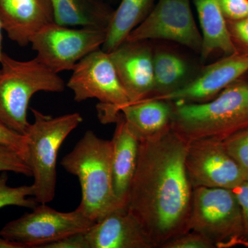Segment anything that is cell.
<instances>
[{"label":"cell","instance_id":"1","mask_svg":"<svg viewBox=\"0 0 248 248\" xmlns=\"http://www.w3.org/2000/svg\"><path fill=\"white\" fill-rule=\"evenodd\" d=\"M187 144L172 126L140 140L126 209L155 248L190 231L193 188L186 170Z\"/></svg>","mask_w":248,"mask_h":248},{"label":"cell","instance_id":"2","mask_svg":"<svg viewBox=\"0 0 248 248\" xmlns=\"http://www.w3.org/2000/svg\"><path fill=\"white\" fill-rule=\"evenodd\" d=\"M172 128L187 142L223 141L248 128V79L239 78L209 102L173 103Z\"/></svg>","mask_w":248,"mask_h":248},{"label":"cell","instance_id":"3","mask_svg":"<svg viewBox=\"0 0 248 248\" xmlns=\"http://www.w3.org/2000/svg\"><path fill=\"white\" fill-rule=\"evenodd\" d=\"M112 156L111 140L88 130L61 161L65 170L79 179L81 200L78 208L95 223L123 208L114 192Z\"/></svg>","mask_w":248,"mask_h":248},{"label":"cell","instance_id":"4","mask_svg":"<svg viewBox=\"0 0 248 248\" xmlns=\"http://www.w3.org/2000/svg\"><path fill=\"white\" fill-rule=\"evenodd\" d=\"M0 64V120L25 135L30 125L27 115L31 98L41 91L61 93L64 81L36 58L19 61L3 53Z\"/></svg>","mask_w":248,"mask_h":248},{"label":"cell","instance_id":"5","mask_svg":"<svg viewBox=\"0 0 248 248\" xmlns=\"http://www.w3.org/2000/svg\"><path fill=\"white\" fill-rule=\"evenodd\" d=\"M31 111L34 122L30 124L24 135L27 141V164L34 178L36 202L48 203L55 197L59 150L83 118L78 112L52 117L36 109L31 108Z\"/></svg>","mask_w":248,"mask_h":248},{"label":"cell","instance_id":"6","mask_svg":"<svg viewBox=\"0 0 248 248\" xmlns=\"http://www.w3.org/2000/svg\"><path fill=\"white\" fill-rule=\"evenodd\" d=\"M188 223L190 231L203 235L215 248L248 247L239 202L230 189L194 188Z\"/></svg>","mask_w":248,"mask_h":248},{"label":"cell","instance_id":"7","mask_svg":"<svg viewBox=\"0 0 248 248\" xmlns=\"http://www.w3.org/2000/svg\"><path fill=\"white\" fill-rule=\"evenodd\" d=\"M67 86L81 102L99 101L97 108L103 124L114 123L120 109L130 103L109 53L98 49L86 55L75 66Z\"/></svg>","mask_w":248,"mask_h":248},{"label":"cell","instance_id":"8","mask_svg":"<svg viewBox=\"0 0 248 248\" xmlns=\"http://www.w3.org/2000/svg\"><path fill=\"white\" fill-rule=\"evenodd\" d=\"M46 204L40 203L31 213L6 223L0 236L26 248H43L66 236L87 231L95 223L78 207L74 211L62 213Z\"/></svg>","mask_w":248,"mask_h":248},{"label":"cell","instance_id":"9","mask_svg":"<svg viewBox=\"0 0 248 248\" xmlns=\"http://www.w3.org/2000/svg\"><path fill=\"white\" fill-rule=\"evenodd\" d=\"M107 34L105 29H73L53 22L36 32L30 44L36 58L58 73L73 71L81 59L100 48Z\"/></svg>","mask_w":248,"mask_h":248},{"label":"cell","instance_id":"10","mask_svg":"<svg viewBox=\"0 0 248 248\" xmlns=\"http://www.w3.org/2000/svg\"><path fill=\"white\" fill-rule=\"evenodd\" d=\"M151 40L171 41L200 53L202 34L192 15L190 0H159L125 40Z\"/></svg>","mask_w":248,"mask_h":248},{"label":"cell","instance_id":"11","mask_svg":"<svg viewBox=\"0 0 248 248\" xmlns=\"http://www.w3.org/2000/svg\"><path fill=\"white\" fill-rule=\"evenodd\" d=\"M185 166L193 189L203 187L233 190L245 180L223 141L218 140L204 139L189 141Z\"/></svg>","mask_w":248,"mask_h":248},{"label":"cell","instance_id":"12","mask_svg":"<svg viewBox=\"0 0 248 248\" xmlns=\"http://www.w3.org/2000/svg\"><path fill=\"white\" fill-rule=\"evenodd\" d=\"M247 73L248 54L236 52L205 66L182 89L166 95L152 98L174 104L209 102Z\"/></svg>","mask_w":248,"mask_h":248},{"label":"cell","instance_id":"13","mask_svg":"<svg viewBox=\"0 0 248 248\" xmlns=\"http://www.w3.org/2000/svg\"><path fill=\"white\" fill-rule=\"evenodd\" d=\"M130 103L152 95L153 52L147 41L125 40L109 53Z\"/></svg>","mask_w":248,"mask_h":248},{"label":"cell","instance_id":"14","mask_svg":"<svg viewBox=\"0 0 248 248\" xmlns=\"http://www.w3.org/2000/svg\"><path fill=\"white\" fill-rule=\"evenodd\" d=\"M0 21L10 40L26 46L36 32L54 22L51 1L0 0Z\"/></svg>","mask_w":248,"mask_h":248},{"label":"cell","instance_id":"15","mask_svg":"<svg viewBox=\"0 0 248 248\" xmlns=\"http://www.w3.org/2000/svg\"><path fill=\"white\" fill-rule=\"evenodd\" d=\"M89 248H155L125 208L114 210L86 232Z\"/></svg>","mask_w":248,"mask_h":248},{"label":"cell","instance_id":"16","mask_svg":"<svg viewBox=\"0 0 248 248\" xmlns=\"http://www.w3.org/2000/svg\"><path fill=\"white\" fill-rule=\"evenodd\" d=\"M114 123L116 128L111 140L114 192L122 207L126 208L129 187L138 164L140 140L129 128L120 112Z\"/></svg>","mask_w":248,"mask_h":248},{"label":"cell","instance_id":"17","mask_svg":"<svg viewBox=\"0 0 248 248\" xmlns=\"http://www.w3.org/2000/svg\"><path fill=\"white\" fill-rule=\"evenodd\" d=\"M129 128L140 140L155 136L172 126L173 103L148 97L120 109Z\"/></svg>","mask_w":248,"mask_h":248},{"label":"cell","instance_id":"18","mask_svg":"<svg viewBox=\"0 0 248 248\" xmlns=\"http://www.w3.org/2000/svg\"><path fill=\"white\" fill-rule=\"evenodd\" d=\"M202 29V47L200 55L205 61L215 51L226 55L236 53L230 35L226 18L217 0H193Z\"/></svg>","mask_w":248,"mask_h":248},{"label":"cell","instance_id":"19","mask_svg":"<svg viewBox=\"0 0 248 248\" xmlns=\"http://www.w3.org/2000/svg\"><path fill=\"white\" fill-rule=\"evenodd\" d=\"M54 22L64 27L107 30L114 11L101 0H50Z\"/></svg>","mask_w":248,"mask_h":248},{"label":"cell","instance_id":"20","mask_svg":"<svg viewBox=\"0 0 248 248\" xmlns=\"http://www.w3.org/2000/svg\"><path fill=\"white\" fill-rule=\"evenodd\" d=\"M154 86L150 97H161L182 89L193 79V68L180 55L168 50L153 53Z\"/></svg>","mask_w":248,"mask_h":248},{"label":"cell","instance_id":"21","mask_svg":"<svg viewBox=\"0 0 248 248\" xmlns=\"http://www.w3.org/2000/svg\"><path fill=\"white\" fill-rule=\"evenodd\" d=\"M154 2L155 0H122L111 18L102 50L110 53L123 43L129 34L148 17Z\"/></svg>","mask_w":248,"mask_h":248},{"label":"cell","instance_id":"22","mask_svg":"<svg viewBox=\"0 0 248 248\" xmlns=\"http://www.w3.org/2000/svg\"><path fill=\"white\" fill-rule=\"evenodd\" d=\"M8 176L6 172L0 175V208L15 205L30 209L35 208L37 202L35 200L28 199L29 196H35V189L33 184L17 187L7 185Z\"/></svg>","mask_w":248,"mask_h":248},{"label":"cell","instance_id":"23","mask_svg":"<svg viewBox=\"0 0 248 248\" xmlns=\"http://www.w3.org/2000/svg\"><path fill=\"white\" fill-rule=\"evenodd\" d=\"M227 152L239 166L245 179H248V128L223 141Z\"/></svg>","mask_w":248,"mask_h":248},{"label":"cell","instance_id":"24","mask_svg":"<svg viewBox=\"0 0 248 248\" xmlns=\"http://www.w3.org/2000/svg\"><path fill=\"white\" fill-rule=\"evenodd\" d=\"M0 172H13L32 177L29 164L12 148L0 145Z\"/></svg>","mask_w":248,"mask_h":248},{"label":"cell","instance_id":"25","mask_svg":"<svg viewBox=\"0 0 248 248\" xmlns=\"http://www.w3.org/2000/svg\"><path fill=\"white\" fill-rule=\"evenodd\" d=\"M0 145L17 152L27 163V141L25 135L17 133L0 120Z\"/></svg>","mask_w":248,"mask_h":248},{"label":"cell","instance_id":"26","mask_svg":"<svg viewBox=\"0 0 248 248\" xmlns=\"http://www.w3.org/2000/svg\"><path fill=\"white\" fill-rule=\"evenodd\" d=\"M161 248H215L213 243L197 232H188L174 238Z\"/></svg>","mask_w":248,"mask_h":248},{"label":"cell","instance_id":"27","mask_svg":"<svg viewBox=\"0 0 248 248\" xmlns=\"http://www.w3.org/2000/svg\"><path fill=\"white\" fill-rule=\"evenodd\" d=\"M228 31L237 52L248 54V16L235 21H226Z\"/></svg>","mask_w":248,"mask_h":248},{"label":"cell","instance_id":"28","mask_svg":"<svg viewBox=\"0 0 248 248\" xmlns=\"http://www.w3.org/2000/svg\"><path fill=\"white\" fill-rule=\"evenodd\" d=\"M226 21L244 19L248 16V0H217Z\"/></svg>","mask_w":248,"mask_h":248},{"label":"cell","instance_id":"29","mask_svg":"<svg viewBox=\"0 0 248 248\" xmlns=\"http://www.w3.org/2000/svg\"><path fill=\"white\" fill-rule=\"evenodd\" d=\"M234 192L242 215L245 236L248 241V179H245L237 187L232 190Z\"/></svg>","mask_w":248,"mask_h":248},{"label":"cell","instance_id":"30","mask_svg":"<svg viewBox=\"0 0 248 248\" xmlns=\"http://www.w3.org/2000/svg\"><path fill=\"white\" fill-rule=\"evenodd\" d=\"M86 232L66 236L55 242L46 245L43 248H89Z\"/></svg>","mask_w":248,"mask_h":248},{"label":"cell","instance_id":"31","mask_svg":"<svg viewBox=\"0 0 248 248\" xmlns=\"http://www.w3.org/2000/svg\"><path fill=\"white\" fill-rule=\"evenodd\" d=\"M0 248H26L25 246L19 243L11 241L0 236Z\"/></svg>","mask_w":248,"mask_h":248},{"label":"cell","instance_id":"32","mask_svg":"<svg viewBox=\"0 0 248 248\" xmlns=\"http://www.w3.org/2000/svg\"><path fill=\"white\" fill-rule=\"evenodd\" d=\"M1 30H2V28H1V21H0V60H1V55H2V50H1Z\"/></svg>","mask_w":248,"mask_h":248}]
</instances>
